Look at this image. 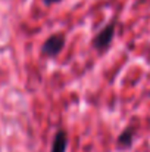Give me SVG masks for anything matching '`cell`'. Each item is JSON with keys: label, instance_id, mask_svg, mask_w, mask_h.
Segmentation results:
<instances>
[{"label": "cell", "instance_id": "1", "mask_svg": "<svg viewBox=\"0 0 150 152\" xmlns=\"http://www.w3.org/2000/svg\"><path fill=\"white\" fill-rule=\"evenodd\" d=\"M113 36H115V21L109 22L104 28H101L99 33L94 36V39H93V46H94V49H97V50L106 49V48L112 43Z\"/></svg>", "mask_w": 150, "mask_h": 152}, {"label": "cell", "instance_id": "2", "mask_svg": "<svg viewBox=\"0 0 150 152\" xmlns=\"http://www.w3.org/2000/svg\"><path fill=\"white\" fill-rule=\"evenodd\" d=\"M65 46V36L63 34H53L43 43V55L46 56H56Z\"/></svg>", "mask_w": 150, "mask_h": 152}, {"label": "cell", "instance_id": "3", "mask_svg": "<svg viewBox=\"0 0 150 152\" xmlns=\"http://www.w3.org/2000/svg\"><path fill=\"white\" fill-rule=\"evenodd\" d=\"M66 146H68V136H66V133L63 130L56 132L50 152H66Z\"/></svg>", "mask_w": 150, "mask_h": 152}, {"label": "cell", "instance_id": "4", "mask_svg": "<svg viewBox=\"0 0 150 152\" xmlns=\"http://www.w3.org/2000/svg\"><path fill=\"white\" fill-rule=\"evenodd\" d=\"M133 139H134V127H127L118 137V146L130 148L133 145Z\"/></svg>", "mask_w": 150, "mask_h": 152}, {"label": "cell", "instance_id": "5", "mask_svg": "<svg viewBox=\"0 0 150 152\" xmlns=\"http://www.w3.org/2000/svg\"><path fill=\"white\" fill-rule=\"evenodd\" d=\"M46 4H51V3H57V1H60V0H43Z\"/></svg>", "mask_w": 150, "mask_h": 152}]
</instances>
